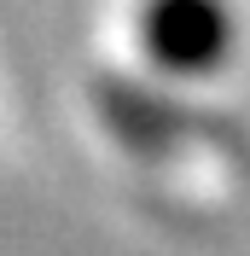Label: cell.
<instances>
[{
  "label": "cell",
  "mask_w": 250,
  "mask_h": 256,
  "mask_svg": "<svg viewBox=\"0 0 250 256\" xmlns=\"http://www.w3.org/2000/svg\"><path fill=\"white\" fill-rule=\"evenodd\" d=\"M140 47L174 76H210L233 52V12L227 0H146Z\"/></svg>",
  "instance_id": "1"
}]
</instances>
